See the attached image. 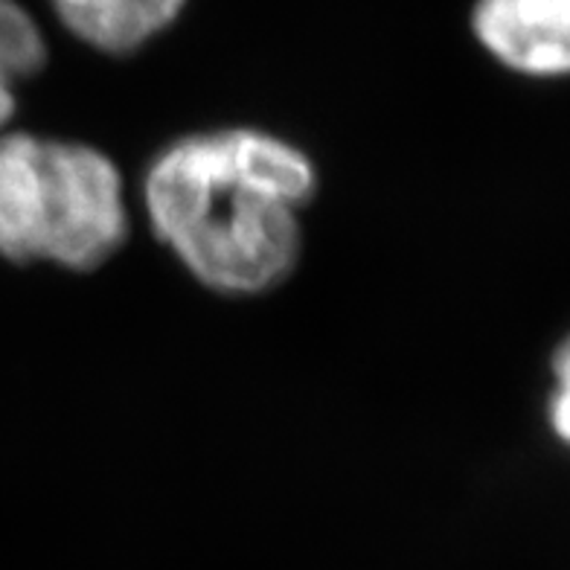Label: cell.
Instances as JSON below:
<instances>
[{
	"label": "cell",
	"instance_id": "6da1fadb",
	"mask_svg": "<svg viewBox=\"0 0 570 570\" xmlns=\"http://www.w3.org/2000/svg\"><path fill=\"white\" fill-rule=\"evenodd\" d=\"M317 193L315 160L263 128L178 137L142 178L151 230L210 292L250 297L297 268L301 210Z\"/></svg>",
	"mask_w": 570,
	"mask_h": 570
},
{
	"label": "cell",
	"instance_id": "7a4b0ae2",
	"mask_svg": "<svg viewBox=\"0 0 570 570\" xmlns=\"http://www.w3.org/2000/svg\"><path fill=\"white\" fill-rule=\"evenodd\" d=\"M122 175L94 146L0 135V259L97 271L126 245Z\"/></svg>",
	"mask_w": 570,
	"mask_h": 570
},
{
	"label": "cell",
	"instance_id": "3957f363",
	"mask_svg": "<svg viewBox=\"0 0 570 570\" xmlns=\"http://www.w3.org/2000/svg\"><path fill=\"white\" fill-rule=\"evenodd\" d=\"M472 30L483 50L512 73L570 76V0H478Z\"/></svg>",
	"mask_w": 570,
	"mask_h": 570
},
{
	"label": "cell",
	"instance_id": "277c9868",
	"mask_svg": "<svg viewBox=\"0 0 570 570\" xmlns=\"http://www.w3.org/2000/svg\"><path fill=\"white\" fill-rule=\"evenodd\" d=\"M79 41L111 56L140 50L180 16L187 0H50Z\"/></svg>",
	"mask_w": 570,
	"mask_h": 570
},
{
	"label": "cell",
	"instance_id": "5b68a950",
	"mask_svg": "<svg viewBox=\"0 0 570 570\" xmlns=\"http://www.w3.org/2000/svg\"><path fill=\"white\" fill-rule=\"evenodd\" d=\"M47 45L21 3L0 0V135L18 111V85L45 68Z\"/></svg>",
	"mask_w": 570,
	"mask_h": 570
},
{
	"label": "cell",
	"instance_id": "8992f818",
	"mask_svg": "<svg viewBox=\"0 0 570 570\" xmlns=\"http://www.w3.org/2000/svg\"><path fill=\"white\" fill-rule=\"evenodd\" d=\"M548 425L556 440L570 451V332L559 341L550 358Z\"/></svg>",
	"mask_w": 570,
	"mask_h": 570
}]
</instances>
